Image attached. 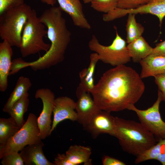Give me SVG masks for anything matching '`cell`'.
Returning a JSON list of instances; mask_svg holds the SVG:
<instances>
[{"mask_svg": "<svg viewBox=\"0 0 165 165\" xmlns=\"http://www.w3.org/2000/svg\"><path fill=\"white\" fill-rule=\"evenodd\" d=\"M138 72L124 65L105 72L91 92L93 98L101 110L120 111L136 103L145 90Z\"/></svg>", "mask_w": 165, "mask_h": 165, "instance_id": "cell-1", "label": "cell"}, {"mask_svg": "<svg viewBox=\"0 0 165 165\" xmlns=\"http://www.w3.org/2000/svg\"><path fill=\"white\" fill-rule=\"evenodd\" d=\"M39 18L47 28V36L51 44L48 51L37 60L23 61V68L29 66L35 71L49 68L63 61L71 39V33L59 7L53 6L46 9Z\"/></svg>", "mask_w": 165, "mask_h": 165, "instance_id": "cell-2", "label": "cell"}, {"mask_svg": "<svg viewBox=\"0 0 165 165\" xmlns=\"http://www.w3.org/2000/svg\"><path fill=\"white\" fill-rule=\"evenodd\" d=\"M116 137L122 149L136 157L155 145V136L140 122L115 117Z\"/></svg>", "mask_w": 165, "mask_h": 165, "instance_id": "cell-3", "label": "cell"}, {"mask_svg": "<svg viewBox=\"0 0 165 165\" xmlns=\"http://www.w3.org/2000/svg\"><path fill=\"white\" fill-rule=\"evenodd\" d=\"M32 9L24 3L0 15L1 38L20 48L23 29Z\"/></svg>", "mask_w": 165, "mask_h": 165, "instance_id": "cell-4", "label": "cell"}, {"mask_svg": "<svg viewBox=\"0 0 165 165\" xmlns=\"http://www.w3.org/2000/svg\"><path fill=\"white\" fill-rule=\"evenodd\" d=\"M45 26L37 17L36 11L33 9L22 31L20 48L23 57L42 51L46 52L49 49L50 45L46 43L43 39L47 33Z\"/></svg>", "mask_w": 165, "mask_h": 165, "instance_id": "cell-5", "label": "cell"}, {"mask_svg": "<svg viewBox=\"0 0 165 165\" xmlns=\"http://www.w3.org/2000/svg\"><path fill=\"white\" fill-rule=\"evenodd\" d=\"M116 35L112 44L108 46L101 44L96 36L93 35L89 41L90 50L97 53L99 60L113 66L124 65L130 61L126 41L119 34L117 28L114 26Z\"/></svg>", "mask_w": 165, "mask_h": 165, "instance_id": "cell-6", "label": "cell"}, {"mask_svg": "<svg viewBox=\"0 0 165 165\" xmlns=\"http://www.w3.org/2000/svg\"><path fill=\"white\" fill-rule=\"evenodd\" d=\"M41 140L37 118L35 114L30 113L23 127L0 148V159L10 153L18 152L26 146Z\"/></svg>", "mask_w": 165, "mask_h": 165, "instance_id": "cell-7", "label": "cell"}, {"mask_svg": "<svg viewBox=\"0 0 165 165\" xmlns=\"http://www.w3.org/2000/svg\"><path fill=\"white\" fill-rule=\"evenodd\" d=\"M162 101V93L158 90L157 99L151 107L142 110L133 104L127 108L136 113L140 123L155 136L158 142L165 138V122L162 119L159 110L160 104Z\"/></svg>", "mask_w": 165, "mask_h": 165, "instance_id": "cell-8", "label": "cell"}, {"mask_svg": "<svg viewBox=\"0 0 165 165\" xmlns=\"http://www.w3.org/2000/svg\"><path fill=\"white\" fill-rule=\"evenodd\" d=\"M35 97L40 98L43 103L42 110L37 118L40 138L44 139L50 135L52 127L51 116L54 108L55 96L53 93L48 88H41L35 93Z\"/></svg>", "mask_w": 165, "mask_h": 165, "instance_id": "cell-9", "label": "cell"}, {"mask_svg": "<svg viewBox=\"0 0 165 165\" xmlns=\"http://www.w3.org/2000/svg\"><path fill=\"white\" fill-rule=\"evenodd\" d=\"M90 94L79 86L77 88L76 94L78 99L75 105L77 121L82 125L83 128L87 125L94 115L101 110Z\"/></svg>", "mask_w": 165, "mask_h": 165, "instance_id": "cell-10", "label": "cell"}, {"mask_svg": "<svg viewBox=\"0 0 165 165\" xmlns=\"http://www.w3.org/2000/svg\"><path fill=\"white\" fill-rule=\"evenodd\" d=\"M83 128L94 139L102 134L116 137L115 117L106 111L101 110L96 114Z\"/></svg>", "mask_w": 165, "mask_h": 165, "instance_id": "cell-11", "label": "cell"}, {"mask_svg": "<svg viewBox=\"0 0 165 165\" xmlns=\"http://www.w3.org/2000/svg\"><path fill=\"white\" fill-rule=\"evenodd\" d=\"M75 105L76 102L67 96H61L55 98L50 134L57 125L61 121L66 119L77 121Z\"/></svg>", "mask_w": 165, "mask_h": 165, "instance_id": "cell-12", "label": "cell"}, {"mask_svg": "<svg viewBox=\"0 0 165 165\" xmlns=\"http://www.w3.org/2000/svg\"><path fill=\"white\" fill-rule=\"evenodd\" d=\"M59 7L71 17L74 25L86 30H90L91 26L83 12L80 0H57Z\"/></svg>", "mask_w": 165, "mask_h": 165, "instance_id": "cell-13", "label": "cell"}, {"mask_svg": "<svg viewBox=\"0 0 165 165\" xmlns=\"http://www.w3.org/2000/svg\"><path fill=\"white\" fill-rule=\"evenodd\" d=\"M44 145L41 140L38 142L27 145L20 153L26 165H55L49 161L43 151Z\"/></svg>", "mask_w": 165, "mask_h": 165, "instance_id": "cell-14", "label": "cell"}, {"mask_svg": "<svg viewBox=\"0 0 165 165\" xmlns=\"http://www.w3.org/2000/svg\"><path fill=\"white\" fill-rule=\"evenodd\" d=\"M12 46L6 41L0 43V90L5 92L8 86V77L9 75L13 54Z\"/></svg>", "mask_w": 165, "mask_h": 165, "instance_id": "cell-15", "label": "cell"}, {"mask_svg": "<svg viewBox=\"0 0 165 165\" xmlns=\"http://www.w3.org/2000/svg\"><path fill=\"white\" fill-rule=\"evenodd\" d=\"M140 63L141 67L140 75L141 79L165 73V56L151 54L141 60Z\"/></svg>", "mask_w": 165, "mask_h": 165, "instance_id": "cell-16", "label": "cell"}, {"mask_svg": "<svg viewBox=\"0 0 165 165\" xmlns=\"http://www.w3.org/2000/svg\"><path fill=\"white\" fill-rule=\"evenodd\" d=\"M90 58L88 67L84 68L79 73L80 82L79 86L90 93L95 85L93 76L96 64L99 60L98 54L95 52L90 54Z\"/></svg>", "mask_w": 165, "mask_h": 165, "instance_id": "cell-17", "label": "cell"}, {"mask_svg": "<svg viewBox=\"0 0 165 165\" xmlns=\"http://www.w3.org/2000/svg\"><path fill=\"white\" fill-rule=\"evenodd\" d=\"M127 47L131 58L135 63H140L151 54L153 48L142 36L128 44Z\"/></svg>", "mask_w": 165, "mask_h": 165, "instance_id": "cell-18", "label": "cell"}, {"mask_svg": "<svg viewBox=\"0 0 165 165\" xmlns=\"http://www.w3.org/2000/svg\"><path fill=\"white\" fill-rule=\"evenodd\" d=\"M91 153V148L89 147L74 145L69 147L65 154L73 165L82 163L91 165L92 160L90 156Z\"/></svg>", "mask_w": 165, "mask_h": 165, "instance_id": "cell-19", "label": "cell"}, {"mask_svg": "<svg viewBox=\"0 0 165 165\" xmlns=\"http://www.w3.org/2000/svg\"><path fill=\"white\" fill-rule=\"evenodd\" d=\"M31 86L30 79L23 76L20 77L15 87L5 105L2 110L9 113L14 104L28 92Z\"/></svg>", "mask_w": 165, "mask_h": 165, "instance_id": "cell-20", "label": "cell"}, {"mask_svg": "<svg viewBox=\"0 0 165 165\" xmlns=\"http://www.w3.org/2000/svg\"><path fill=\"white\" fill-rule=\"evenodd\" d=\"M29 94H25L13 105L8 113L21 128L26 121L24 119V114L27 111L29 103Z\"/></svg>", "mask_w": 165, "mask_h": 165, "instance_id": "cell-21", "label": "cell"}, {"mask_svg": "<svg viewBox=\"0 0 165 165\" xmlns=\"http://www.w3.org/2000/svg\"><path fill=\"white\" fill-rule=\"evenodd\" d=\"M21 128L11 117L0 118V148L2 147Z\"/></svg>", "mask_w": 165, "mask_h": 165, "instance_id": "cell-22", "label": "cell"}, {"mask_svg": "<svg viewBox=\"0 0 165 165\" xmlns=\"http://www.w3.org/2000/svg\"><path fill=\"white\" fill-rule=\"evenodd\" d=\"M126 25V42L129 44L142 36L144 28L137 22L135 19V14L129 13Z\"/></svg>", "mask_w": 165, "mask_h": 165, "instance_id": "cell-23", "label": "cell"}, {"mask_svg": "<svg viewBox=\"0 0 165 165\" xmlns=\"http://www.w3.org/2000/svg\"><path fill=\"white\" fill-rule=\"evenodd\" d=\"M90 3L93 9L106 13L117 7L118 0H92Z\"/></svg>", "mask_w": 165, "mask_h": 165, "instance_id": "cell-24", "label": "cell"}, {"mask_svg": "<svg viewBox=\"0 0 165 165\" xmlns=\"http://www.w3.org/2000/svg\"><path fill=\"white\" fill-rule=\"evenodd\" d=\"M151 0H118L117 8L131 9L137 8L149 2Z\"/></svg>", "mask_w": 165, "mask_h": 165, "instance_id": "cell-25", "label": "cell"}, {"mask_svg": "<svg viewBox=\"0 0 165 165\" xmlns=\"http://www.w3.org/2000/svg\"><path fill=\"white\" fill-rule=\"evenodd\" d=\"M1 162L2 165H23L24 161L18 152L10 153L3 156Z\"/></svg>", "mask_w": 165, "mask_h": 165, "instance_id": "cell-26", "label": "cell"}, {"mask_svg": "<svg viewBox=\"0 0 165 165\" xmlns=\"http://www.w3.org/2000/svg\"><path fill=\"white\" fill-rule=\"evenodd\" d=\"M24 3V0H0V15Z\"/></svg>", "mask_w": 165, "mask_h": 165, "instance_id": "cell-27", "label": "cell"}, {"mask_svg": "<svg viewBox=\"0 0 165 165\" xmlns=\"http://www.w3.org/2000/svg\"><path fill=\"white\" fill-rule=\"evenodd\" d=\"M155 81L158 90L161 92L163 100L165 102V73L158 75L154 77Z\"/></svg>", "mask_w": 165, "mask_h": 165, "instance_id": "cell-28", "label": "cell"}, {"mask_svg": "<svg viewBox=\"0 0 165 165\" xmlns=\"http://www.w3.org/2000/svg\"><path fill=\"white\" fill-rule=\"evenodd\" d=\"M55 165H73L68 158L65 154H58L54 159Z\"/></svg>", "mask_w": 165, "mask_h": 165, "instance_id": "cell-29", "label": "cell"}, {"mask_svg": "<svg viewBox=\"0 0 165 165\" xmlns=\"http://www.w3.org/2000/svg\"><path fill=\"white\" fill-rule=\"evenodd\" d=\"M103 165H125L123 161L114 158L107 156H104L102 160Z\"/></svg>", "mask_w": 165, "mask_h": 165, "instance_id": "cell-30", "label": "cell"}, {"mask_svg": "<svg viewBox=\"0 0 165 165\" xmlns=\"http://www.w3.org/2000/svg\"><path fill=\"white\" fill-rule=\"evenodd\" d=\"M152 54L156 56H165V40L156 45L153 48Z\"/></svg>", "mask_w": 165, "mask_h": 165, "instance_id": "cell-31", "label": "cell"}, {"mask_svg": "<svg viewBox=\"0 0 165 165\" xmlns=\"http://www.w3.org/2000/svg\"><path fill=\"white\" fill-rule=\"evenodd\" d=\"M163 140V142L161 147L160 153L156 160L160 162L162 165H165V138Z\"/></svg>", "mask_w": 165, "mask_h": 165, "instance_id": "cell-32", "label": "cell"}, {"mask_svg": "<svg viewBox=\"0 0 165 165\" xmlns=\"http://www.w3.org/2000/svg\"><path fill=\"white\" fill-rule=\"evenodd\" d=\"M42 2L53 6L56 4L57 0H39Z\"/></svg>", "mask_w": 165, "mask_h": 165, "instance_id": "cell-33", "label": "cell"}, {"mask_svg": "<svg viewBox=\"0 0 165 165\" xmlns=\"http://www.w3.org/2000/svg\"><path fill=\"white\" fill-rule=\"evenodd\" d=\"M92 0H83V1L84 3L87 4L90 3Z\"/></svg>", "mask_w": 165, "mask_h": 165, "instance_id": "cell-34", "label": "cell"}]
</instances>
